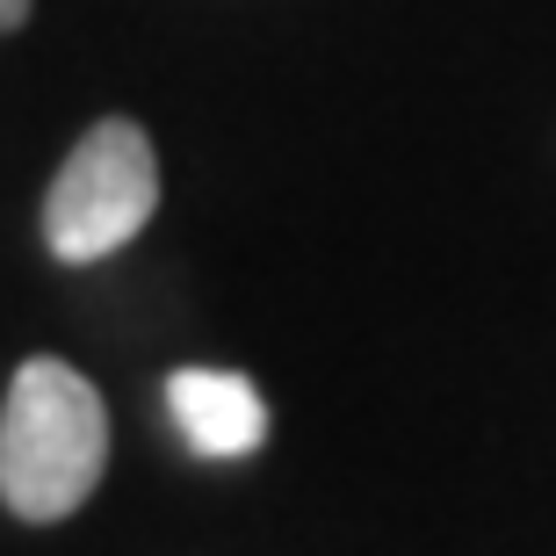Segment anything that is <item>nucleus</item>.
I'll return each mask as SVG.
<instances>
[{"mask_svg": "<svg viewBox=\"0 0 556 556\" xmlns=\"http://www.w3.org/2000/svg\"><path fill=\"white\" fill-rule=\"evenodd\" d=\"M109 470L102 391L59 354H29L0 397V506L29 528H59Z\"/></svg>", "mask_w": 556, "mask_h": 556, "instance_id": "nucleus-1", "label": "nucleus"}, {"mask_svg": "<svg viewBox=\"0 0 556 556\" xmlns=\"http://www.w3.org/2000/svg\"><path fill=\"white\" fill-rule=\"evenodd\" d=\"M152 210H160V152L144 124L102 116L43 188V247L65 268H94L152 225Z\"/></svg>", "mask_w": 556, "mask_h": 556, "instance_id": "nucleus-2", "label": "nucleus"}, {"mask_svg": "<svg viewBox=\"0 0 556 556\" xmlns=\"http://www.w3.org/2000/svg\"><path fill=\"white\" fill-rule=\"evenodd\" d=\"M166 413L181 427L188 455H203V463H239L268 441V397L239 369H174L166 376Z\"/></svg>", "mask_w": 556, "mask_h": 556, "instance_id": "nucleus-3", "label": "nucleus"}, {"mask_svg": "<svg viewBox=\"0 0 556 556\" xmlns=\"http://www.w3.org/2000/svg\"><path fill=\"white\" fill-rule=\"evenodd\" d=\"M29 8H37V0H0V37H15L22 22H29Z\"/></svg>", "mask_w": 556, "mask_h": 556, "instance_id": "nucleus-4", "label": "nucleus"}]
</instances>
